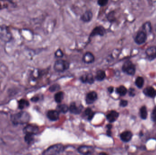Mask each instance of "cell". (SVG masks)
Here are the masks:
<instances>
[{"label": "cell", "instance_id": "obj_25", "mask_svg": "<svg viewBox=\"0 0 156 155\" xmlns=\"http://www.w3.org/2000/svg\"><path fill=\"white\" fill-rule=\"evenodd\" d=\"M144 80L143 78L141 77H138L137 78L135 81V84L139 88L142 87L144 85Z\"/></svg>", "mask_w": 156, "mask_h": 155}, {"label": "cell", "instance_id": "obj_30", "mask_svg": "<svg viewBox=\"0 0 156 155\" xmlns=\"http://www.w3.org/2000/svg\"><path fill=\"white\" fill-rule=\"evenodd\" d=\"M109 0H98L97 3L100 6H104L107 5Z\"/></svg>", "mask_w": 156, "mask_h": 155}, {"label": "cell", "instance_id": "obj_33", "mask_svg": "<svg viewBox=\"0 0 156 155\" xmlns=\"http://www.w3.org/2000/svg\"><path fill=\"white\" fill-rule=\"evenodd\" d=\"M151 119L152 121H156V106L154 107L151 114Z\"/></svg>", "mask_w": 156, "mask_h": 155}, {"label": "cell", "instance_id": "obj_26", "mask_svg": "<svg viewBox=\"0 0 156 155\" xmlns=\"http://www.w3.org/2000/svg\"><path fill=\"white\" fill-rule=\"evenodd\" d=\"M57 110L58 112H61L63 113H66L69 110L68 106L65 104L59 105L57 106Z\"/></svg>", "mask_w": 156, "mask_h": 155}, {"label": "cell", "instance_id": "obj_22", "mask_svg": "<svg viewBox=\"0 0 156 155\" xmlns=\"http://www.w3.org/2000/svg\"><path fill=\"white\" fill-rule=\"evenodd\" d=\"M116 93L120 96H124L126 95L128 92V90L124 86H121L118 87L116 90Z\"/></svg>", "mask_w": 156, "mask_h": 155}, {"label": "cell", "instance_id": "obj_13", "mask_svg": "<svg viewBox=\"0 0 156 155\" xmlns=\"http://www.w3.org/2000/svg\"><path fill=\"white\" fill-rule=\"evenodd\" d=\"M132 133L130 131H127L123 132L120 134L121 140L125 142H128L131 141L132 137Z\"/></svg>", "mask_w": 156, "mask_h": 155}, {"label": "cell", "instance_id": "obj_3", "mask_svg": "<svg viewBox=\"0 0 156 155\" xmlns=\"http://www.w3.org/2000/svg\"><path fill=\"white\" fill-rule=\"evenodd\" d=\"M63 146L61 144H57L51 146L43 152V155H57L62 152Z\"/></svg>", "mask_w": 156, "mask_h": 155}, {"label": "cell", "instance_id": "obj_8", "mask_svg": "<svg viewBox=\"0 0 156 155\" xmlns=\"http://www.w3.org/2000/svg\"><path fill=\"white\" fill-rule=\"evenodd\" d=\"M39 129L35 125H28L24 129V132L25 134L35 135L38 132Z\"/></svg>", "mask_w": 156, "mask_h": 155}, {"label": "cell", "instance_id": "obj_28", "mask_svg": "<svg viewBox=\"0 0 156 155\" xmlns=\"http://www.w3.org/2000/svg\"><path fill=\"white\" fill-rule=\"evenodd\" d=\"M85 115L88 116V119L89 120H91L94 117L95 113L92 111L90 108H87L85 111Z\"/></svg>", "mask_w": 156, "mask_h": 155}, {"label": "cell", "instance_id": "obj_34", "mask_svg": "<svg viewBox=\"0 0 156 155\" xmlns=\"http://www.w3.org/2000/svg\"><path fill=\"white\" fill-rule=\"evenodd\" d=\"M108 19L110 21V22H112L115 20V16L114 12H110L109 14L108 15Z\"/></svg>", "mask_w": 156, "mask_h": 155}, {"label": "cell", "instance_id": "obj_9", "mask_svg": "<svg viewBox=\"0 0 156 155\" xmlns=\"http://www.w3.org/2000/svg\"><path fill=\"white\" fill-rule=\"evenodd\" d=\"M146 54L148 59L153 60L156 58V47L154 46H150L146 50Z\"/></svg>", "mask_w": 156, "mask_h": 155}, {"label": "cell", "instance_id": "obj_39", "mask_svg": "<svg viewBox=\"0 0 156 155\" xmlns=\"http://www.w3.org/2000/svg\"><path fill=\"white\" fill-rule=\"evenodd\" d=\"M109 130L108 131H107V134L108 136H111V131H110V129H108Z\"/></svg>", "mask_w": 156, "mask_h": 155}, {"label": "cell", "instance_id": "obj_2", "mask_svg": "<svg viewBox=\"0 0 156 155\" xmlns=\"http://www.w3.org/2000/svg\"><path fill=\"white\" fill-rule=\"evenodd\" d=\"M12 38V34L8 27L4 25L0 26V40L7 43L11 42Z\"/></svg>", "mask_w": 156, "mask_h": 155}, {"label": "cell", "instance_id": "obj_5", "mask_svg": "<svg viewBox=\"0 0 156 155\" xmlns=\"http://www.w3.org/2000/svg\"><path fill=\"white\" fill-rule=\"evenodd\" d=\"M69 64L68 61L63 60H59L55 62L54 69L56 72H63L69 68Z\"/></svg>", "mask_w": 156, "mask_h": 155}, {"label": "cell", "instance_id": "obj_36", "mask_svg": "<svg viewBox=\"0 0 156 155\" xmlns=\"http://www.w3.org/2000/svg\"><path fill=\"white\" fill-rule=\"evenodd\" d=\"M128 105V101L127 100H122L120 101V106L121 107H125Z\"/></svg>", "mask_w": 156, "mask_h": 155}, {"label": "cell", "instance_id": "obj_1", "mask_svg": "<svg viewBox=\"0 0 156 155\" xmlns=\"http://www.w3.org/2000/svg\"><path fill=\"white\" fill-rule=\"evenodd\" d=\"M30 118L29 114L26 111H21L12 115L11 120L15 125L24 124L28 122Z\"/></svg>", "mask_w": 156, "mask_h": 155}, {"label": "cell", "instance_id": "obj_32", "mask_svg": "<svg viewBox=\"0 0 156 155\" xmlns=\"http://www.w3.org/2000/svg\"><path fill=\"white\" fill-rule=\"evenodd\" d=\"M55 56L57 57H62L63 56V53L61 49H59L56 51Z\"/></svg>", "mask_w": 156, "mask_h": 155}, {"label": "cell", "instance_id": "obj_15", "mask_svg": "<svg viewBox=\"0 0 156 155\" xmlns=\"http://www.w3.org/2000/svg\"><path fill=\"white\" fill-rule=\"evenodd\" d=\"M95 60V57L93 54L90 52H87L84 54L83 57V61L87 64L92 63Z\"/></svg>", "mask_w": 156, "mask_h": 155}, {"label": "cell", "instance_id": "obj_14", "mask_svg": "<svg viewBox=\"0 0 156 155\" xmlns=\"http://www.w3.org/2000/svg\"><path fill=\"white\" fill-rule=\"evenodd\" d=\"M69 110L72 113L78 114H80L81 111L82 107L81 106H78L75 102H73L69 106Z\"/></svg>", "mask_w": 156, "mask_h": 155}, {"label": "cell", "instance_id": "obj_23", "mask_svg": "<svg viewBox=\"0 0 156 155\" xmlns=\"http://www.w3.org/2000/svg\"><path fill=\"white\" fill-rule=\"evenodd\" d=\"M29 105V103L27 100L21 99L19 101V107L20 109H24L28 107Z\"/></svg>", "mask_w": 156, "mask_h": 155}, {"label": "cell", "instance_id": "obj_31", "mask_svg": "<svg viewBox=\"0 0 156 155\" xmlns=\"http://www.w3.org/2000/svg\"><path fill=\"white\" fill-rule=\"evenodd\" d=\"M59 88H60V87H59V85H57V84H55V85L51 86L49 88V90L51 92H54L55 91H57Z\"/></svg>", "mask_w": 156, "mask_h": 155}, {"label": "cell", "instance_id": "obj_38", "mask_svg": "<svg viewBox=\"0 0 156 155\" xmlns=\"http://www.w3.org/2000/svg\"><path fill=\"white\" fill-rule=\"evenodd\" d=\"M31 100L33 101H37L39 100V98L38 97H33Z\"/></svg>", "mask_w": 156, "mask_h": 155}, {"label": "cell", "instance_id": "obj_17", "mask_svg": "<svg viewBox=\"0 0 156 155\" xmlns=\"http://www.w3.org/2000/svg\"><path fill=\"white\" fill-rule=\"evenodd\" d=\"M119 114L115 111H112L106 116L107 120L110 123H113L118 118Z\"/></svg>", "mask_w": 156, "mask_h": 155}, {"label": "cell", "instance_id": "obj_16", "mask_svg": "<svg viewBox=\"0 0 156 155\" xmlns=\"http://www.w3.org/2000/svg\"><path fill=\"white\" fill-rule=\"evenodd\" d=\"M93 13L90 11H87L81 16V20L84 23H89L93 18Z\"/></svg>", "mask_w": 156, "mask_h": 155}, {"label": "cell", "instance_id": "obj_12", "mask_svg": "<svg viewBox=\"0 0 156 155\" xmlns=\"http://www.w3.org/2000/svg\"><path fill=\"white\" fill-rule=\"evenodd\" d=\"M97 99V93L95 92H90L87 95L86 97V102L88 104L94 103Z\"/></svg>", "mask_w": 156, "mask_h": 155}, {"label": "cell", "instance_id": "obj_24", "mask_svg": "<svg viewBox=\"0 0 156 155\" xmlns=\"http://www.w3.org/2000/svg\"><path fill=\"white\" fill-rule=\"evenodd\" d=\"M140 116L143 120H146L147 117V107L143 106L141 107L140 110Z\"/></svg>", "mask_w": 156, "mask_h": 155}, {"label": "cell", "instance_id": "obj_21", "mask_svg": "<svg viewBox=\"0 0 156 155\" xmlns=\"http://www.w3.org/2000/svg\"><path fill=\"white\" fill-rule=\"evenodd\" d=\"M105 76L106 75H105V72L102 70H99L96 73L95 79L97 80V81H103V80L105 78Z\"/></svg>", "mask_w": 156, "mask_h": 155}, {"label": "cell", "instance_id": "obj_11", "mask_svg": "<svg viewBox=\"0 0 156 155\" xmlns=\"http://www.w3.org/2000/svg\"><path fill=\"white\" fill-rule=\"evenodd\" d=\"M143 92L144 95L151 98H154L156 96V91L152 87H147L143 90Z\"/></svg>", "mask_w": 156, "mask_h": 155}, {"label": "cell", "instance_id": "obj_7", "mask_svg": "<svg viewBox=\"0 0 156 155\" xmlns=\"http://www.w3.org/2000/svg\"><path fill=\"white\" fill-rule=\"evenodd\" d=\"M105 29L102 26H97L93 29L90 35V37H93L95 36H100L102 37L105 34Z\"/></svg>", "mask_w": 156, "mask_h": 155}, {"label": "cell", "instance_id": "obj_6", "mask_svg": "<svg viewBox=\"0 0 156 155\" xmlns=\"http://www.w3.org/2000/svg\"><path fill=\"white\" fill-rule=\"evenodd\" d=\"M147 34L143 31H139L135 38V42L138 45H142L147 41Z\"/></svg>", "mask_w": 156, "mask_h": 155}, {"label": "cell", "instance_id": "obj_20", "mask_svg": "<svg viewBox=\"0 0 156 155\" xmlns=\"http://www.w3.org/2000/svg\"><path fill=\"white\" fill-rule=\"evenodd\" d=\"M152 25L150 22L144 23L142 26V31L145 32L146 34H149L152 32Z\"/></svg>", "mask_w": 156, "mask_h": 155}, {"label": "cell", "instance_id": "obj_19", "mask_svg": "<svg viewBox=\"0 0 156 155\" xmlns=\"http://www.w3.org/2000/svg\"><path fill=\"white\" fill-rule=\"evenodd\" d=\"M82 82L84 83H93L94 82V77L91 74L84 75L82 76L80 78Z\"/></svg>", "mask_w": 156, "mask_h": 155}, {"label": "cell", "instance_id": "obj_41", "mask_svg": "<svg viewBox=\"0 0 156 155\" xmlns=\"http://www.w3.org/2000/svg\"></svg>", "mask_w": 156, "mask_h": 155}, {"label": "cell", "instance_id": "obj_29", "mask_svg": "<svg viewBox=\"0 0 156 155\" xmlns=\"http://www.w3.org/2000/svg\"><path fill=\"white\" fill-rule=\"evenodd\" d=\"M34 135H30V134H26L25 137V140L28 144H30L34 140Z\"/></svg>", "mask_w": 156, "mask_h": 155}, {"label": "cell", "instance_id": "obj_35", "mask_svg": "<svg viewBox=\"0 0 156 155\" xmlns=\"http://www.w3.org/2000/svg\"><path fill=\"white\" fill-rule=\"evenodd\" d=\"M129 95L131 97H134L136 95L135 89L132 88H130L129 90Z\"/></svg>", "mask_w": 156, "mask_h": 155}, {"label": "cell", "instance_id": "obj_4", "mask_svg": "<svg viewBox=\"0 0 156 155\" xmlns=\"http://www.w3.org/2000/svg\"><path fill=\"white\" fill-rule=\"evenodd\" d=\"M123 72L130 76H133L136 73V68L132 61H127L123 65Z\"/></svg>", "mask_w": 156, "mask_h": 155}, {"label": "cell", "instance_id": "obj_37", "mask_svg": "<svg viewBox=\"0 0 156 155\" xmlns=\"http://www.w3.org/2000/svg\"><path fill=\"white\" fill-rule=\"evenodd\" d=\"M108 92H109L110 93H112L114 91V88L112 87H109L108 88Z\"/></svg>", "mask_w": 156, "mask_h": 155}, {"label": "cell", "instance_id": "obj_18", "mask_svg": "<svg viewBox=\"0 0 156 155\" xmlns=\"http://www.w3.org/2000/svg\"><path fill=\"white\" fill-rule=\"evenodd\" d=\"M47 116L50 120L56 121L59 118V112L58 111H49L47 113Z\"/></svg>", "mask_w": 156, "mask_h": 155}, {"label": "cell", "instance_id": "obj_40", "mask_svg": "<svg viewBox=\"0 0 156 155\" xmlns=\"http://www.w3.org/2000/svg\"><path fill=\"white\" fill-rule=\"evenodd\" d=\"M107 128H108V129H111V128H112V125H107Z\"/></svg>", "mask_w": 156, "mask_h": 155}, {"label": "cell", "instance_id": "obj_27", "mask_svg": "<svg viewBox=\"0 0 156 155\" xmlns=\"http://www.w3.org/2000/svg\"><path fill=\"white\" fill-rule=\"evenodd\" d=\"M63 99V92H58L57 93H56L54 96V99H55V101L57 103H60L62 101Z\"/></svg>", "mask_w": 156, "mask_h": 155}, {"label": "cell", "instance_id": "obj_10", "mask_svg": "<svg viewBox=\"0 0 156 155\" xmlns=\"http://www.w3.org/2000/svg\"><path fill=\"white\" fill-rule=\"evenodd\" d=\"M78 151L83 155H89L92 154L94 152V149L90 146H82L78 148Z\"/></svg>", "mask_w": 156, "mask_h": 155}]
</instances>
